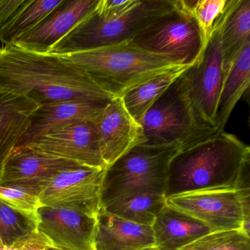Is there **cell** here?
<instances>
[{
  "label": "cell",
  "mask_w": 250,
  "mask_h": 250,
  "mask_svg": "<svg viewBox=\"0 0 250 250\" xmlns=\"http://www.w3.org/2000/svg\"><path fill=\"white\" fill-rule=\"evenodd\" d=\"M0 90L26 96L39 106L81 99H112L63 57L14 45L0 47Z\"/></svg>",
  "instance_id": "6da1fadb"
},
{
  "label": "cell",
  "mask_w": 250,
  "mask_h": 250,
  "mask_svg": "<svg viewBox=\"0 0 250 250\" xmlns=\"http://www.w3.org/2000/svg\"><path fill=\"white\" fill-rule=\"evenodd\" d=\"M250 148L229 133L179 150L168 169L165 197L250 187Z\"/></svg>",
  "instance_id": "7a4b0ae2"
},
{
  "label": "cell",
  "mask_w": 250,
  "mask_h": 250,
  "mask_svg": "<svg viewBox=\"0 0 250 250\" xmlns=\"http://www.w3.org/2000/svg\"><path fill=\"white\" fill-rule=\"evenodd\" d=\"M84 71L112 97H121L136 84L178 65L168 57L146 52L129 41L93 50L60 55Z\"/></svg>",
  "instance_id": "3957f363"
},
{
  "label": "cell",
  "mask_w": 250,
  "mask_h": 250,
  "mask_svg": "<svg viewBox=\"0 0 250 250\" xmlns=\"http://www.w3.org/2000/svg\"><path fill=\"white\" fill-rule=\"evenodd\" d=\"M175 146L140 145L106 167L100 194V209L121 199L139 194L165 196Z\"/></svg>",
  "instance_id": "277c9868"
},
{
  "label": "cell",
  "mask_w": 250,
  "mask_h": 250,
  "mask_svg": "<svg viewBox=\"0 0 250 250\" xmlns=\"http://www.w3.org/2000/svg\"><path fill=\"white\" fill-rule=\"evenodd\" d=\"M183 74L140 121L146 139L143 145L175 146L182 150L216 134L193 106Z\"/></svg>",
  "instance_id": "5b68a950"
},
{
  "label": "cell",
  "mask_w": 250,
  "mask_h": 250,
  "mask_svg": "<svg viewBox=\"0 0 250 250\" xmlns=\"http://www.w3.org/2000/svg\"><path fill=\"white\" fill-rule=\"evenodd\" d=\"M174 0H138L121 17L106 19L95 8L48 54L66 55L119 44L131 40L158 16L173 6Z\"/></svg>",
  "instance_id": "8992f818"
},
{
  "label": "cell",
  "mask_w": 250,
  "mask_h": 250,
  "mask_svg": "<svg viewBox=\"0 0 250 250\" xmlns=\"http://www.w3.org/2000/svg\"><path fill=\"white\" fill-rule=\"evenodd\" d=\"M129 42L146 52L184 65H193L203 51L198 24L182 0H174L170 9L152 20Z\"/></svg>",
  "instance_id": "52a82bcc"
},
{
  "label": "cell",
  "mask_w": 250,
  "mask_h": 250,
  "mask_svg": "<svg viewBox=\"0 0 250 250\" xmlns=\"http://www.w3.org/2000/svg\"><path fill=\"white\" fill-rule=\"evenodd\" d=\"M225 12L215 24L199 59L183 74L193 106L202 119L214 128L216 106L223 83L221 33Z\"/></svg>",
  "instance_id": "ba28073f"
},
{
  "label": "cell",
  "mask_w": 250,
  "mask_h": 250,
  "mask_svg": "<svg viewBox=\"0 0 250 250\" xmlns=\"http://www.w3.org/2000/svg\"><path fill=\"white\" fill-rule=\"evenodd\" d=\"M105 169L80 165L59 172L41 191L42 206L97 216Z\"/></svg>",
  "instance_id": "9c48e42d"
},
{
  "label": "cell",
  "mask_w": 250,
  "mask_h": 250,
  "mask_svg": "<svg viewBox=\"0 0 250 250\" xmlns=\"http://www.w3.org/2000/svg\"><path fill=\"white\" fill-rule=\"evenodd\" d=\"M169 207L206 225L212 232L241 229L242 211L237 190L198 191L166 198Z\"/></svg>",
  "instance_id": "30bf717a"
},
{
  "label": "cell",
  "mask_w": 250,
  "mask_h": 250,
  "mask_svg": "<svg viewBox=\"0 0 250 250\" xmlns=\"http://www.w3.org/2000/svg\"><path fill=\"white\" fill-rule=\"evenodd\" d=\"M24 147L97 168H106L99 147L96 124L84 121L52 130Z\"/></svg>",
  "instance_id": "8fae6325"
},
{
  "label": "cell",
  "mask_w": 250,
  "mask_h": 250,
  "mask_svg": "<svg viewBox=\"0 0 250 250\" xmlns=\"http://www.w3.org/2000/svg\"><path fill=\"white\" fill-rule=\"evenodd\" d=\"M37 216V231L49 240L52 247L64 250H95L96 216L48 206H41Z\"/></svg>",
  "instance_id": "7c38bea8"
},
{
  "label": "cell",
  "mask_w": 250,
  "mask_h": 250,
  "mask_svg": "<svg viewBox=\"0 0 250 250\" xmlns=\"http://www.w3.org/2000/svg\"><path fill=\"white\" fill-rule=\"evenodd\" d=\"M94 122L106 167L146 140L143 127L130 115L121 97L111 99Z\"/></svg>",
  "instance_id": "4fadbf2b"
},
{
  "label": "cell",
  "mask_w": 250,
  "mask_h": 250,
  "mask_svg": "<svg viewBox=\"0 0 250 250\" xmlns=\"http://www.w3.org/2000/svg\"><path fill=\"white\" fill-rule=\"evenodd\" d=\"M99 0H62L38 25L12 45L30 52L48 54L93 11Z\"/></svg>",
  "instance_id": "5bb4252c"
},
{
  "label": "cell",
  "mask_w": 250,
  "mask_h": 250,
  "mask_svg": "<svg viewBox=\"0 0 250 250\" xmlns=\"http://www.w3.org/2000/svg\"><path fill=\"white\" fill-rule=\"evenodd\" d=\"M82 164L37 151L18 147L11 153L0 175V184H11L42 191L57 174Z\"/></svg>",
  "instance_id": "9a60e30c"
},
{
  "label": "cell",
  "mask_w": 250,
  "mask_h": 250,
  "mask_svg": "<svg viewBox=\"0 0 250 250\" xmlns=\"http://www.w3.org/2000/svg\"><path fill=\"white\" fill-rule=\"evenodd\" d=\"M110 100L81 99L39 106L30 116L28 128L17 148L24 147L36 139L63 125L95 121Z\"/></svg>",
  "instance_id": "2e32d148"
},
{
  "label": "cell",
  "mask_w": 250,
  "mask_h": 250,
  "mask_svg": "<svg viewBox=\"0 0 250 250\" xmlns=\"http://www.w3.org/2000/svg\"><path fill=\"white\" fill-rule=\"evenodd\" d=\"M96 219L95 250H145L155 247L151 227L129 222L102 209Z\"/></svg>",
  "instance_id": "e0dca14e"
},
{
  "label": "cell",
  "mask_w": 250,
  "mask_h": 250,
  "mask_svg": "<svg viewBox=\"0 0 250 250\" xmlns=\"http://www.w3.org/2000/svg\"><path fill=\"white\" fill-rule=\"evenodd\" d=\"M39 105L26 96L0 90V175Z\"/></svg>",
  "instance_id": "ac0fdd59"
},
{
  "label": "cell",
  "mask_w": 250,
  "mask_h": 250,
  "mask_svg": "<svg viewBox=\"0 0 250 250\" xmlns=\"http://www.w3.org/2000/svg\"><path fill=\"white\" fill-rule=\"evenodd\" d=\"M158 250H181L212 231L194 218L167 205L151 226Z\"/></svg>",
  "instance_id": "d6986e66"
},
{
  "label": "cell",
  "mask_w": 250,
  "mask_h": 250,
  "mask_svg": "<svg viewBox=\"0 0 250 250\" xmlns=\"http://www.w3.org/2000/svg\"><path fill=\"white\" fill-rule=\"evenodd\" d=\"M223 80L241 49L250 42V0H229L222 21Z\"/></svg>",
  "instance_id": "ffe728a7"
},
{
  "label": "cell",
  "mask_w": 250,
  "mask_h": 250,
  "mask_svg": "<svg viewBox=\"0 0 250 250\" xmlns=\"http://www.w3.org/2000/svg\"><path fill=\"white\" fill-rule=\"evenodd\" d=\"M250 83V42L244 46L224 78L215 116L216 134L224 131L236 104Z\"/></svg>",
  "instance_id": "44dd1931"
},
{
  "label": "cell",
  "mask_w": 250,
  "mask_h": 250,
  "mask_svg": "<svg viewBox=\"0 0 250 250\" xmlns=\"http://www.w3.org/2000/svg\"><path fill=\"white\" fill-rule=\"evenodd\" d=\"M191 65H178L168 68L126 90L121 98L132 118L140 123L150 106Z\"/></svg>",
  "instance_id": "7402d4cb"
},
{
  "label": "cell",
  "mask_w": 250,
  "mask_h": 250,
  "mask_svg": "<svg viewBox=\"0 0 250 250\" xmlns=\"http://www.w3.org/2000/svg\"><path fill=\"white\" fill-rule=\"evenodd\" d=\"M166 205L164 195L139 194L117 200L101 209L129 222L151 227Z\"/></svg>",
  "instance_id": "603a6c76"
},
{
  "label": "cell",
  "mask_w": 250,
  "mask_h": 250,
  "mask_svg": "<svg viewBox=\"0 0 250 250\" xmlns=\"http://www.w3.org/2000/svg\"><path fill=\"white\" fill-rule=\"evenodd\" d=\"M62 0H31L12 20L0 27V42L12 45L17 39L34 28Z\"/></svg>",
  "instance_id": "cb8c5ba5"
},
{
  "label": "cell",
  "mask_w": 250,
  "mask_h": 250,
  "mask_svg": "<svg viewBox=\"0 0 250 250\" xmlns=\"http://www.w3.org/2000/svg\"><path fill=\"white\" fill-rule=\"evenodd\" d=\"M37 212L20 210L0 200V241L11 247L37 231Z\"/></svg>",
  "instance_id": "d4e9b609"
},
{
  "label": "cell",
  "mask_w": 250,
  "mask_h": 250,
  "mask_svg": "<svg viewBox=\"0 0 250 250\" xmlns=\"http://www.w3.org/2000/svg\"><path fill=\"white\" fill-rule=\"evenodd\" d=\"M182 2L198 24L204 50L215 24L226 10L229 0H182Z\"/></svg>",
  "instance_id": "484cf974"
},
{
  "label": "cell",
  "mask_w": 250,
  "mask_h": 250,
  "mask_svg": "<svg viewBox=\"0 0 250 250\" xmlns=\"http://www.w3.org/2000/svg\"><path fill=\"white\" fill-rule=\"evenodd\" d=\"M181 250H250V236L241 229L211 232Z\"/></svg>",
  "instance_id": "4316f807"
},
{
  "label": "cell",
  "mask_w": 250,
  "mask_h": 250,
  "mask_svg": "<svg viewBox=\"0 0 250 250\" xmlns=\"http://www.w3.org/2000/svg\"><path fill=\"white\" fill-rule=\"evenodd\" d=\"M41 191L11 184H0V200L26 211L37 212L42 206Z\"/></svg>",
  "instance_id": "83f0119b"
},
{
  "label": "cell",
  "mask_w": 250,
  "mask_h": 250,
  "mask_svg": "<svg viewBox=\"0 0 250 250\" xmlns=\"http://www.w3.org/2000/svg\"><path fill=\"white\" fill-rule=\"evenodd\" d=\"M137 2L138 0H99L95 11L104 18H117L131 9Z\"/></svg>",
  "instance_id": "f1b7e54d"
},
{
  "label": "cell",
  "mask_w": 250,
  "mask_h": 250,
  "mask_svg": "<svg viewBox=\"0 0 250 250\" xmlns=\"http://www.w3.org/2000/svg\"><path fill=\"white\" fill-rule=\"evenodd\" d=\"M31 0H0V27L12 20Z\"/></svg>",
  "instance_id": "f546056e"
},
{
  "label": "cell",
  "mask_w": 250,
  "mask_h": 250,
  "mask_svg": "<svg viewBox=\"0 0 250 250\" xmlns=\"http://www.w3.org/2000/svg\"><path fill=\"white\" fill-rule=\"evenodd\" d=\"M21 250H47L52 247L49 240L38 231L19 241Z\"/></svg>",
  "instance_id": "4dcf8cb0"
},
{
  "label": "cell",
  "mask_w": 250,
  "mask_h": 250,
  "mask_svg": "<svg viewBox=\"0 0 250 250\" xmlns=\"http://www.w3.org/2000/svg\"><path fill=\"white\" fill-rule=\"evenodd\" d=\"M239 193L242 211L241 230L250 236V188L237 190Z\"/></svg>",
  "instance_id": "1f68e13d"
},
{
  "label": "cell",
  "mask_w": 250,
  "mask_h": 250,
  "mask_svg": "<svg viewBox=\"0 0 250 250\" xmlns=\"http://www.w3.org/2000/svg\"><path fill=\"white\" fill-rule=\"evenodd\" d=\"M0 250H21V247L18 241L11 247H4V246L0 247Z\"/></svg>",
  "instance_id": "d6a6232c"
},
{
  "label": "cell",
  "mask_w": 250,
  "mask_h": 250,
  "mask_svg": "<svg viewBox=\"0 0 250 250\" xmlns=\"http://www.w3.org/2000/svg\"><path fill=\"white\" fill-rule=\"evenodd\" d=\"M47 250H61V249H57V248H55V247H50L47 249Z\"/></svg>",
  "instance_id": "836d02e7"
},
{
  "label": "cell",
  "mask_w": 250,
  "mask_h": 250,
  "mask_svg": "<svg viewBox=\"0 0 250 250\" xmlns=\"http://www.w3.org/2000/svg\"><path fill=\"white\" fill-rule=\"evenodd\" d=\"M158 250V249L156 248V247H152V248L147 249V250Z\"/></svg>",
  "instance_id": "e575fe53"
},
{
  "label": "cell",
  "mask_w": 250,
  "mask_h": 250,
  "mask_svg": "<svg viewBox=\"0 0 250 250\" xmlns=\"http://www.w3.org/2000/svg\"><path fill=\"white\" fill-rule=\"evenodd\" d=\"M2 243H1V241H0V247H2Z\"/></svg>",
  "instance_id": "d590c367"
}]
</instances>
